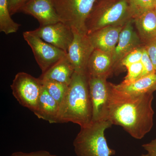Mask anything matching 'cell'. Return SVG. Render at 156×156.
I'll list each match as a JSON object with an SVG mask.
<instances>
[{
	"label": "cell",
	"instance_id": "obj_2",
	"mask_svg": "<svg viewBox=\"0 0 156 156\" xmlns=\"http://www.w3.org/2000/svg\"><path fill=\"white\" fill-rule=\"evenodd\" d=\"M87 73L74 72L64 99L59 105L57 123L72 122L80 127L91 123L92 101Z\"/></svg>",
	"mask_w": 156,
	"mask_h": 156
},
{
	"label": "cell",
	"instance_id": "obj_27",
	"mask_svg": "<svg viewBox=\"0 0 156 156\" xmlns=\"http://www.w3.org/2000/svg\"><path fill=\"white\" fill-rule=\"evenodd\" d=\"M10 156H57L52 154L48 151L40 150L31 152L25 153L23 152H16L11 154Z\"/></svg>",
	"mask_w": 156,
	"mask_h": 156
},
{
	"label": "cell",
	"instance_id": "obj_32",
	"mask_svg": "<svg viewBox=\"0 0 156 156\" xmlns=\"http://www.w3.org/2000/svg\"></svg>",
	"mask_w": 156,
	"mask_h": 156
},
{
	"label": "cell",
	"instance_id": "obj_16",
	"mask_svg": "<svg viewBox=\"0 0 156 156\" xmlns=\"http://www.w3.org/2000/svg\"><path fill=\"white\" fill-rule=\"evenodd\" d=\"M59 105L48 93L43 85L34 114L39 119L50 123H57Z\"/></svg>",
	"mask_w": 156,
	"mask_h": 156
},
{
	"label": "cell",
	"instance_id": "obj_18",
	"mask_svg": "<svg viewBox=\"0 0 156 156\" xmlns=\"http://www.w3.org/2000/svg\"><path fill=\"white\" fill-rule=\"evenodd\" d=\"M156 83V72L151 74L143 77L128 85L120 83L115 85L118 90L131 95H138L151 91Z\"/></svg>",
	"mask_w": 156,
	"mask_h": 156
},
{
	"label": "cell",
	"instance_id": "obj_9",
	"mask_svg": "<svg viewBox=\"0 0 156 156\" xmlns=\"http://www.w3.org/2000/svg\"><path fill=\"white\" fill-rule=\"evenodd\" d=\"M89 92L92 101V122L106 119L111 83L107 78L89 76Z\"/></svg>",
	"mask_w": 156,
	"mask_h": 156
},
{
	"label": "cell",
	"instance_id": "obj_22",
	"mask_svg": "<svg viewBox=\"0 0 156 156\" xmlns=\"http://www.w3.org/2000/svg\"><path fill=\"white\" fill-rule=\"evenodd\" d=\"M126 68L128 70V74L121 83L128 85L141 78L143 67L141 62L128 66Z\"/></svg>",
	"mask_w": 156,
	"mask_h": 156
},
{
	"label": "cell",
	"instance_id": "obj_31",
	"mask_svg": "<svg viewBox=\"0 0 156 156\" xmlns=\"http://www.w3.org/2000/svg\"><path fill=\"white\" fill-rule=\"evenodd\" d=\"M154 9H155V10H156V1L155 2V5Z\"/></svg>",
	"mask_w": 156,
	"mask_h": 156
},
{
	"label": "cell",
	"instance_id": "obj_30",
	"mask_svg": "<svg viewBox=\"0 0 156 156\" xmlns=\"http://www.w3.org/2000/svg\"><path fill=\"white\" fill-rule=\"evenodd\" d=\"M140 156H151V155H150L149 154H142V155H141Z\"/></svg>",
	"mask_w": 156,
	"mask_h": 156
},
{
	"label": "cell",
	"instance_id": "obj_25",
	"mask_svg": "<svg viewBox=\"0 0 156 156\" xmlns=\"http://www.w3.org/2000/svg\"><path fill=\"white\" fill-rule=\"evenodd\" d=\"M29 0H8L9 12L11 16L20 12L21 9Z\"/></svg>",
	"mask_w": 156,
	"mask_h": 156
},
{
	"label": "cell",
	"instance_id": "obj_21",
	"mask_svg": "<svg viewBox=\"0 0 156 156\" xmlns=\"http://www.w3.org/2000/svg\"><path fill=\"white\" fill-rule=\"evenodd\" d=\"M156 0H129L134 19L143 13L154 9Z\"/></svg>",
	"mask_w": 156,
	"mask_h": 156
},
{
	"label": "cell",
	"instance_id": "obj_8",
	"mask_svg": "<svg viewBox=\"0 0 156 156\" xmlns=\"http://www.w3.org/2000/svg\"><path fill=\"white\" fill-rule=\"evenodd\" d=\"M73 38L67 52V57L75 72L87 73L88 62L95 50L88 34L72 28Z\"/></svg>",
	"mask_w": 156,
	"mask_h": 156
},
{
	"label": "cell",
	"instance_id": "obj_20",
	"mask_svg": "<svg viewBox=\"0 0 156 156\" xmlns=\"http://www.w3.org/2000/svg\"><path fill=\"white\" fill-rule=\"evenodd\" d=\"M41 80L48 93L60 105L67 93L69 85L57 81Z\"/></svg>",
	"mask_w": 156,
	"mask_h": 156
},
{
	"label": "cell",
	"instance_id": "obj_23",
	"mask_svg": "<svg viewBox=\"0 0 156 156\" xmlns=\"http://www.w3.org/2000/svg\"><path fill=\"white\" fill-rule=\"evenodd\" d=\"M144 46L135 49L128 54L121 62L122 68L127 67L128 66L141 61Z\"/></svg>",
	"mask_w": 156,
	"mask_h": 156
},
{
	"label": "cell",
	"instance_id": "obj_12",
	"mask_svg": "<svg viewBox=\"0 0 156 156\" xmlns=\"http://www.w3.org/2000/svg\"><path fill=\"white\" fill-rule=\"evenodd\" d=\"M20 12L34 17L40 26L61 22L52 0H29Z\"/></svg>",
	"mask_w": 156,
	"mask_h": 156
},
{
	"label": "cell",
	"instance_id": "obj_17",
	"mask_svg": "<svg viewBox=\"0 0 156 156\" xmlns=\"http://www.w3.org/2000/svg\"><path fill=\"white\" fill-rule=\"evenodd\" d=\"M75 70L67 55L57 62L46 72L42 73L40 79L57 81L69 85Z\"/></svg>",
	"mask_w": 156,
	"mask_h": 156
},
{
	"label": "cell",
	"instance_id": "obj_4",
	"mask_svg": "<svg viewBox=\"0 0 156 156\" xmlns=\"http://www.w3.org/2000/svg\"><path fill=\"white\" fill-rule=\"evenodd\" d=\"M112 126L108 120L92 122L81 127L73 142L77 156H111L115 151L109 147L105 131Z\"/></svg>",
	"mask_w": 156,
	"mask_h": 156
},
{
	"label": "cell",
	"instance_id": "obj_26",
	"mask_svg": "<svg viewBox=\"0 0 156 156\" xmlns=\"http://www.w3.org/2000/svg\"><path fill=\"white\" fill-rule=\"evenodd\" d=\"M144 47L156 70V40L144 45Z\"/></svg>",
	"mask_w": 156,
	"mask_h": 156
},
{
	"label": "cell",
	"instance_id": "obj_3",
	"mask_svg": "<svg viewBox=\"0 0 156 156\" xmlns=\"http://www.w3.org/2000/svg\"><path fill=\"white\" fill-rule=\"evenodd\" d=\"M133 19L129 0H97L86 22L87 34L107 27L123 26Z\"/></svg>",
	"mask_w": 156,
	"mask_h": 156
},
{
	"label": "cell",
	"instance_id": "obj_6",
	"mask_svg": "<svg viewBox=\"0 0 156 156\" xmlns=\"http://www.w3.org/2000/svg\"><path fill=\"white\" fill-rule=\"evenodd\" d=\"M42 80L24 72L17 73L11 86L12 94L20 105L34 112L41 95Z\"/></svg>",
	"mask_w": 156,
	"mask_h": 156
},
{
	"label": "cell",
	"instance_id": "obj_24",
	"mask_svg": "<svg viewBox=\"0 0 156 156\" xmlns=\"http://www.w3.org/2000/svg\"><path fill=\"white\" fill-rule=\"evenodd\" d=\"M140 62L143 67V71L141 77L149 75L156 72L155 69L151 60L150 57L149 56L144 47L143 52L142 58Z\"/></svg>",
	"mask_w": 156,
	"mask_h": 156
},
{
	"label": "cell",
	"instance_id": "obj_19",
	"mask_svg": "<svg viewBox=\"0 0 156 156\" xmlns=\"http://www.w3.org/2000/svg\"><path fill=\"white\" fill-rule=\"evenodd\" d=\"M20 25L14 22L9 12L8 0H0V31L6 35L17 32Z\"/></svg>",
	"mask_w": 156,
	"mask_h": 156
},
{
	"label": "cell",
	"instance_id": "obj_10",
	"mask_svg": "<svg viewBox=\"0 0 156 156\" xmlns=\"http://www.w3.org/2000/svg\"><path fill=\"white\" fill-rule=\"evenodd\" d=\"M31 31L44 41L66 53L73 38L72 28L62 22L40 26Z\"/></svg>",
	"mask_w": 156,
	"mask_h": 156
},
{
	"label": "cell",
	"instance_id": "obj_13",
	"mask_svg": "<svg viewBox=\"0 0 156 156\" xmlns=\"http://www.w3.org/2000/svg\"><path fill=\"white\" fill-rule=\"evenodd\" d=\"M124 26L107 27L88 34L95 49L112 56Z\"/></svg>",
	"mask_w": 156,
	"mask_h": 156
},
{
	"label": "cell",
	"instance_id": "obj_15",
	"mask_svg": "<svg viewBox=\"0 0 156 156\" xmlns=\"http://www.w3.org/2000/svg\"><path fill=\"white\" fill-rule=\"evenodd\" d=\"M134 24L144 46L156 40V10L152 9L135 17Z\"/></svg>",
	"mask_w": 156,
	"mask_h": 156
},
{
	"label": "cell",
	"instance_id": "obj_29",
	"mask_svg": "<svg viewBox=\"0 0 156 156\" xmlns=\"http://www.w3.org/2000/svg\"><path fill=\"white\" fill-rule=\"evenodd\" d=\"M156 83L155 84V85L154 86V87H152V88L151 89V91H152V92H154V91H156Z\"/></svg>",
	"mask_w": 156,
	"mask_h": 156
},
{
	"label": "cell",
	"instance_id": "obj_5",
	"mask_svg": "<svg viewBox=\"0 0 156 156\" xmlns=\"http://www.w3.org/2000/svg\"><path fill=\"white\" fill-rule=\"evenodd\" d=\"M97 0H52L62 22L87 34L86 22Z\"/></svg>",
	"mask_w": 156,
	"mask_h": 156
},
{
	"label": "cell",
	"instance_id": "obj_11",
	"mask_svg": "<svg viewBox=\"0 0 156 156\" xmlns=\"http://www.w3.org/2000/svg\"><path fill=\"white\" fill-rule=\"evenodd\" d=\"M133 24L134 19L124 26L120 33L118 44L112 54L115 72L122 68L121 62L128 54L136 48L144 46Z\"/></svg>",
	"mask_w": 156,
	"mask_h": 156
},
{
	"label": "cell",
	"instance_id": "obj_28",
	"mask_svg": "<svg viewBox=\"0 0 156 156\" xmlns=\"http://www.w3.org/2000/svg\"><path fill=\"white\" fill-rule=\"evenodd\" d=\"M147 154L152 156H156V137L150 142L145 144L142 145Z\"/></svg>",
	"mask_w": 156,
	"mask_h": 156
},
{
	"label": "cell",
	"instance_id": "obj_7",
	"mask_svg": "<svg viewBox=\"0 0 156 156\" xmlns=\"http://www.w3.org/2000/svg\"><path fill=\"white\" fill-rule=\"evenodd\" d=\"M23 36L32 50L42 73L67 55L66 52L44 41L31 31L24 32Z\"/></svg>",
	"mask_w": 156,
	"mask_h": 156
},
{
	"label": "cell",
	"instance_id": "obj_14",
	"mask_svg": "<svg viewBox=\"0 0 156 156\" xmlns=\"http://www.w3.org/2000/svg\"><path fill=\"white\" fill-rule=\"evenodd\" d=\"M115 72L112 55L95 49L87 65L88 76L108 78Z\"/></svg>",
	"mask_w": 156,
	"mask_h": 156
},
{
	"label": "cell",
	"instance_id": "obj_1",
	"mask_svg": "<svg viewBox=\"0 0 156 156\" xmlns=\"http://www.w3.org/2000/svg\"><path fill=\"white\" fill-rule=\"evenodd\" d=\"M153 92L131 95L111 83L106 119L121 126L135 139H142L153 126Z\"/></svg>",
	"mask_w": 156,
	"mask_h": 156
}]
</instances>
